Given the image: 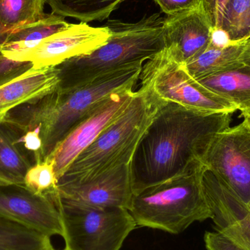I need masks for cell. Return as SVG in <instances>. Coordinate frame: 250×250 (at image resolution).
<instances>
[{
	"label": "cell",
	"mask_w": 250,
	"mask_h": 250,
	"mask_svg": "<svg viewBox=\"0 0 250 250\" xmlns=\"http://www.w3.org/2000/svg\"><path fill=\"white\" fill-rule=\"evenodd\" d=\"M45 0H0V26L5 32L42 19Z\"/></svg>",
	"instance_id": "obj_22"
},
{
	"label": "cell",
	"mask_w": 250,
	"mask_h": 250,
	"mask_svg": "<svg viewBox=\"0 0 250 250\" xmlns=\"http://www.w3.org/2000/svg\"><path fill=\"white\" fill-rule=\"evenodd\" d=\"M132 196L129 166L85 182L57 185L60 199L95 208L129 209Z\"/></svg>",
	"instance_id": "obj_12"
},
{
	"label": "cell",
	"mask_w": 250,
	"mask_h": 250,
	"mask_svg": "<svg viewBox=\"0 0 250 250\" xmlns=\"http://www.w3.org/2000/svg\"><path fill=\"white\" fill-rule=\"evenodd\" d=\"M139 88L151 92L163 102L212 113H230L237 107L192 79L183 64L172 59L166 48L146 61L140 73Z\"/></svg>",
	"instance_id": "obj_7"
},
{
	"label": "cell",
	"mask_w": 250,
	"mask_h": 250,
	"mask_svg": "<svg viewBox=\"0 0 250 250\" xmlns=\"http://www.w3.org/2000/svg\"><path fill=\"white\" fill-rule=\"evenodd\" d=\"M51 238L20 223L0 219V250H56Z\"/></svg>",
	"instance_id": "obj_21"
},
{
	"label": "cell",
	"mask_w": 250,
	"mask_h": 250,
	"mask_svg": "<svg viewBox=\"0 0 250 250\" xmlns=\"http://www.w3.org/2000/svg\"><path fill=\"white\" fill-rule=\"evenodd\" d=\"M211 92L233 103L242 115L250 110V65L219 72L196 80Z\"/></svg>",
	"instance_id": "obj_18"
},
{
	"label": "cell",
	"mask_w": 250,
	"mask_h": 250,
	"mask_svg": "<svg viewBox=\"0 0 250 250\" xmlns=\"http://www.w3.org/2000/svg\"><path fill=\"white\" fill-rule=\"evenodd\" d=\"M161 8L163 13L170 15L188 11L198 7L201 0H154Z\"/></svg>",
	"instance_id": "obj_28"
},
{
	"label": "cell",
	"mask_w": 250,
	"mask_h": 250,
	"mask_svg": "<svg viewBox=\"0 0 250 250\" xmlns=\"http://www.w3.org/2000/svg\"><path fill=\"white\" fill-rule=\"evenodd\" d=\"M161 103L151 92L138 88L123 114L77 156L57 185L85 182L129 166Z\"/></svg>",
	"instance_id": "obj_4"
},
{
	"label": "cell",
	"mask_w": 250,
	"mask_h": 250,
	"mask_svg": "<svg viewBox=\"0 0 250 250\" xmlns=\"http://www.w3.org/2000/svg\"><path fill=\"white\" fill-rule=\"evenodd\" d=\"M163 29L166 49L174 61L183 65L208 46L214 32L202 0L195 8L167 16Z\"/></svg>",
	"instance_id": "obj_13"
},
{
	"label": "cell",
	"mask_w": 250,
	"mask_h": 250,
	"mask_svg": "<svg viewBox=\"0 0 250 250\" xmlns=\"http://www.w3.org/2000/svg\"><path fill=\"white\" fill-rule=\"evenodd\" d=\"M245 65H250V38L223 47L209 43L202 53L184 67L192 79L199 80L214 73Z\"/></svg>",
	"instance_id": "obj_16"
},
{
	"label": "cell",
	"mask_w": 250,
	"mask_h": 250,
	"mask_svg": "<svg viewBox=\"0 0 250 250\" xmlns=\"http://www.w3.org/2000/svg\"><path fill=\"white\" fill-rule=\"evenodd\" d=\"M55 195H38L26 187L0 184V219L20 223L52 237L62 235Z\"/></svg>",
	"instance_id": "obj_10"
},
{
	"label": "cell",
	"mask_w": 250,
	"mask_h": 250,
	"mask_svg": "<svg viewBox=\"0 0 250 250\" xmlns=\"http://www.w3.org/2000/svg\"><path fill=\"white\" fill-rule=\"evenodd\" d=\"M228 0H202L203 6L209 18L214 31L220 29L221 26L223 10Z\"/></svg>",
	"instance_id": "obj_29"
},
{
	"label": "cell",
	"mask_w": 250,
	"mask_h": 250,
	"mask_svg": "<svg viewBox=\"0 0 250 250\" xmlns=\"http://www.w3.org/2000/svg\"><path fill=\"white\" fill-rule=\"evenodd\" d=\"M10 32H11V31H10ZM10 32H5V31L3 30L1 26H0V54H1V46H2L3 43L5 42Z\"/></svg>",
	"instance_id": "obj_30"
},
{
	"label": "cell",
	"mask_w": 250,
	"mask_h": 250,
	"mask_svg": "<svg viewBox=\"0 0 250 250\" xmlns=\"http://www.w3.org/2000/svg\"><path fill=\"white\" fill-rule=\"evenodd\" d=\"M204 242L207 250H246L220 232H206Z\"/></svg>",
	"instance_id": "obj_27"
},
{
	"label": "cell",
	"mask_w": 250,
	"mask_h": 250,
	"mask_svg": "<svg viewBox=\"0 0 250 250\" xmlns=\"http://www.w3.org/2000/svg\"><path fill=\"white\" fill-rule=\"evenodd\" d=\"M143 66L127 67L104 75L90 83L51 93L21 105L23 121L40 131L42 162L49 161L60 143L111 94L134 88Z\"/></svg>",
	"instance_id": "obj_2"
},
{
	"label": "cell",
	"mask_w": 250,
	"mask_h": 250,
	"mask_svg": "<svg viewBox=\"0 0 250 250\" xmlns=\"http://www.w3.org/2000/svg\"><path fill=\"white\" fill-rule=\"evenodd\" d=\"M133 90L126 88L111 94L60 143L49 160L54 164L57 182L77 156L123 114L133 98Z\"/></svg>",
	"instance_id": "obj_9"
},
{
	"label": "cell",
	"mask_w": 250,
	"mask_h": 250,
	"mask_svg": "<svg viewBox=\"0 0 250 250\" xmlns=\"http://www.w3.org/2000/svg\"><path fill=\"white\" fill-rule=\"evenodd\" d=\"M111 32L106 25L100 27L81 22L70 23L67 29L44 40L23 59L34 68L54 67L69 59L84 55L106 43Z\"/></svg>",
	"instance_id": "obj_11"
},
{
	"label": "cell",
	"mask_w": 250,
	"mask_h": 250,
	"mask_svg": "<svg viewBox=\"0 0 250 250\" xmlns=\"http://www.w3.org/2000/svg\"><path fill=\"white\" fill-rule=\"evenodd\" d=\"M232 115L162 101L129 164L133 195L203 166L211 141L230 126Z\"/></svg>",
	"instance_id": "obj_1"
},
{
	"label": "cell",
	"mask_w": 250,
	"mask_h": 250,
	"mask_svg": "<svg viewBox=\"0 0 250 250\" xmlns=\"http://www.w3.org/2000/svg\"><path fill=\"white\" fill-rule=\"evenodd\" d=\"M59 78L55 67L32 68L0 86V121L19 105L45 96L55 90Z\"/></svg>",
	"instance_id": "obj_14"
},
{
	"label": "cell",
	"mask_w": 250,
	"mask_h": 250,
	"mask_svg": "<svg viewBox=\"0 0 250 250\" xmlns=\"http://www.w3.org/2000/svg\"><path fill=\"white\" fill-rule=\"evenodd\" d=\"M242 116L244 117V119H245V120L248 122L250 126V110L249 111H248V112L245 113V114H244Z\"/></svg>",
	"instance_id": "obj_31"
},
{
	"label": "cell",
	"mask_w": 250,
	"mask_h": 250,
	"mask_svg": "<svg viewBox=\"0 0 250 250\" xmlns=\"http://www.w3.org/2000/svg\"><path fill=\"white\" fill-rule=\"evenodd\" d=\"M203 186L216 231L227 229L250 215V206L207 167L203 173Z\"/></svg>",
	"instance_id": "obj_15"
},
{
	"label": "cell",
	"mask_w": 250,
	"mask_h": 250,
	"mask_svg": "<svg viewBox=\"0 0 250 250\" xmlns=\"http://www.w3.org/2000/svg\"><path fill=\"white\" fill-rule=\"evenodd\" d=\"M32 165L16 144L13 129L0 121V184L25 187V176Z\"/></svg>",
	"instance_id": "obj_19"
},
{
	"label": "cell",
	"mask_w": 250,
	"mask_h": 250,
	"mask_svg": "<svg viewBox=\"0 0 250 250\" xmlns=\"http://www.w3.org/2000/svg\"><path fill=\"white\" fill-rule=\"evenodd\" d=\"M66 250H120L135 229L129 210L95 208L62 201L56 195Z\"/></svg>",
	"instance_id": "obj_6"
},
{
	"label": "cell",
	"mask_w": 250,
	"mask_h": 250,
	"mask_svg": "<svg viewBox=\"0 0 250 250\" xmlns=\"http://www.w3.org/2000/svg\"><path fill=\"white\" fill-rule=\"evenodd\" d=\"M164 19L160 13H154L134 23L108 20L105 25L111 37L106 43L89 54L69 59L56 66L57 89L70 90L117 70L141 67L166 48Z\"/></svg>",
	"instance_id": "obj_3"
},
{
	"label": "cell",
	"mask_w": 250,
	"mask_h": 250,
	"mask_svg": "<svg viewBox=\"0 0 250 250\" xmlns=\"http://www.w3.org/2000/svg\"><path fill=\"white\" fill-rule=\"evenodd\" d=\"M34 66L31 62H19L10 60L0 54V86L24 74Z\"/></svg>",
	"instance_id": "obj_25"
},
{
	"label": "cell",
	"mask_w": 250,
	"mask_h": 250,
	"mask_svg": "<svg viewBox=\"0 0 250 250\" xmlns=\"http://www.w3.org/2000/svg\"></svg>",
	"instance_id": "obj_32"
},
{
	"label": "cell",
	"mask_w": 250,
	"mask_h": 250,
	"mask_svg": "<svg viewBox=\"0 0 250 250\" xmlns=\"http://www.w3.org/2000/svg\"><path fill=\"white\" fill-rule=\"evenodd\" d=\"M233 242L246 250H250V215L239 223L220 230Z\"/></svg>",
	"instance_id": "obj_26"
},
{
	"label": "cell",
	"mask_w": 250,
	"mask_h": 250,
	"mask_svg": "<svg viewBox=\"0 0 250 250\" xmlns=\"http://www.w3.org/2000/svg\"><path fill=\"white\" fill-rule=\"evenodd\" d=\"M70 23L54 13L45 14L41 20L13 29L1 48V53L10 60L23 62L24 57L44 40L67 29Z\"/></svg>",
	"instance_id": "obj_17"
},
{
	"label": "cell",
	"mask_w": 250,
	"mask_h": 250,
	"mask_svg": "<svg viewBox=\"0 0 250 250\" xmlns=\"http://www.w3.org/2000/svg\"><path fill=\"white\" fill-rule=\"evenodd\" d=\"M25 187L38 195H57V179L53 162H42L32 166L25 176Z\"/></svg>",
	"instance_id": "obj_24"
},
{
	"label": "cell",
	"mask_w": 250,
	"mask_h": 250,
	"mask_svg": "<svg viewBox=\"0 0 250 250\" xmlns=\"http://www.w3.org/2000/svg\"><path fill=\"white\" fill-rule=\"evenodd\" d=\"M217 31L224 32L230 42L250 38V0H228Z\"/></svg>",
	"instance_id": "obj_23"
},
{
	"label": "cell",
	"mask_w": 250,
	"mask_h": 250,
	"mask_svg": "<svg viewBox=\"0 0 250 250\" xmlns=\"http://www.w3.org/2000/svg\"><path fill=\"white\" fill-rule=\"evenodd\" d=\"M205 167L203 165L191 173L133 195L128 210L137 227L177 235L195 222L211 219L203 186Z\"/></svg>",
	"instance_id": "obj_5"
},
{
	"label": "cell",
	"mask_w": 250,
	"mask_h": 250,
	"mask_svg": "<svg viewBox=\"0 0 250 250\" xmlns=\"http://www.w3.org/2000/svg\"><path fill=\"white\" fill-rule=\"evenodd\" d=\"M126 0H45L53 13L83 23L108 19Z\"/></svg>",
	"instance_id": "obj_20"
},
{
	"label": "cell",
	"mask_w": 250,
	"mask_h": 250,
	"mask_svg": "<svg viewBox=\"0 0 250 250\" xmlns=\"http://www.w3.org/2000/svg\"><path fill=\"white\" fill-rule=\"evenodd\" d=\"M203 164L250 207V126L245 119L214 136Z\"/></svg>",
	"instance_id": "obj_8"
}]
</instances>
